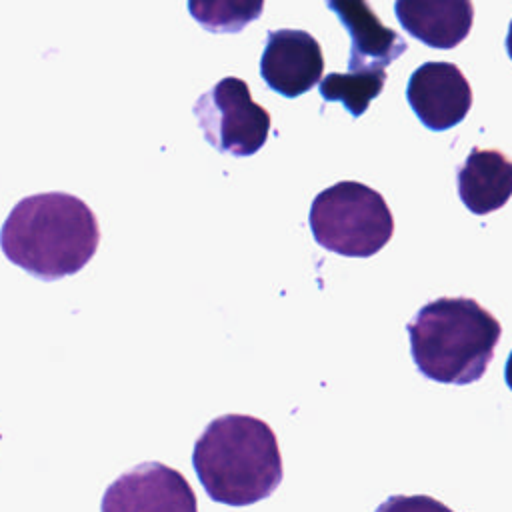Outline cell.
<instances>
[{"label": "cell", "mask_w": 512, "mask_h": 512, "mask_svg": "<svg viewBox=\"0 0 512 512\" xmlns=\"http://www.w3.org/2000/svg\"><path fill=\"white\" fill-rule=\"evenodd\" d=\"M98 242L100 228L92 208L68 192L22 198L0 230L4 256L44 282L80 272L96 254Z\"/></svg>", "instance_id": "6da1fadb"}, {"label": "cell", "mask_w": 512, "mask_h": 512, "mask_svg": "<svg viewBox=\"0 0 512 512\" xmlns=\"http://www.w3.org/2000/svg\"><path fill=\"white\" fill-rule=\"evenodd\" d=\"M192 464L206 494L228 506L268 498L284 476L272 428L248 414L214 418L194 444Z\"/></svg>", "instance_id": "7a4b0ae2"}, {"label": "cell", "mask_w": 512, "mask_h": 512, "mask_svg": "<svg viewBox=\"0 0 512 512\" xmlns=\"http://www.w3.org/2000/svg\"><path fill=\"white\" fill-rule=\"evenodd\" d=\"M418 372L440 384H472L494 358L502 326L474 298H436L406 324Z\"/></svg>", "instance_id": "3957f363"}, {"label": "cell", "mask_w": 512, "mask_h": 512, "mask_svg": "<svg viewBox=\"0 0 512 512\" xmlns=\"http://www.w3.org/2000/svg\"><path fill=\"white\" fill-rule=\"evenodd\" d=\"M308 222L322 248L350 258L374 256L394 234V218L382 194L354 180L324 188L312 200Z\"/></svg>", "instance_id": "277c9868"}, {"label": "cell", "mask_w": 512, "mask_h": 512, "mask_svg": "<svg viewBox=\"0 0 512 512\" xmlns=\"http://www.w3.org/2000/svg\"><path fill=\"white\" fill-rule=\"evenodd\" d=\"M210 146L232 156H252L268 140L270 112L252 100L242 78L226 76L204 92L192 108Z\"/></svg>", "instance_id": "5b68a950"}, {"label": "cell", "mask_w": 512, "mask_h": 512, "mask_svg": "<svg viewBox=\"0 0 512 512\" xmlns=\"http://www.w3.org/2000/svg\"><path fill=\"white\" fill-rule=\"evenodd\" d=\"M406 98L418 120L434 132L460 124L472 108V88L452 62H424L406 86Z\"/></svg>", "instance_id": "8992f818"}, {"label": "cell", "mask_w": 512, "mask_h": 512, "mask_svg": "<svg viewBox=\"0 0 512 512\" xmlns=\"http://www.w3.org/2000/svg\"><path fill=\"white\" fill-rule=\"evenodd\" d=\"M324 54L306 30L280 28L266 34L260 76L280 96L296 98L312 90L322 78Z\"/></svg>", "instance_id": "52a82bcc"}, {"label": "cell", "mask_w": 512, "mask_h": 512, "mask_svg": "<svg viewBox=\"0 0 512 512\" xmlns=\"http://www.w3.org/2000/svg\"><path fill=\"white\" fill-rule=\"evenodd\" d=\"M350 34L348 70H386L406 52L404 38L382 24L366 0H326Z\"/></svg>", "instance_id": "ba28073f"}, {"label": "cell", "mask_w": 512, "mask_h": 512, "mask_svg": "<svg viewBox=\"0 0 512 512\" xmlns=\"http://www.w3.org/2000/svg\"><path fill=\"white\" fill-rule=\"evenodd\" d=\"M394 14L418 42L450 50L466 40L474 22L472 0H396Z\"/></svg>", "instance_id": "9c48e42d"}, {"label": "cell", "mask_w": 512, "mask_h": 512, "mask_svg": "<svg viewBox=\"0 0 512 512\" xmlns=\"http://www.w3.org/2000/svg\"><path fill=\"white\" fill-rule=\"evenodd\" d=\"M462 204L478 216L500 210L512 196V160L498 150L474 148L456 172Z\"/></svg>", "instance_id": "30bf717a"}, {"label": "cell", "mask_w": 512, "mask_h": 512, "mask_svg": "<svg viewBox=\"0 0 512 512\" xmlns=\"http://www.w3.org/2000/svg\"><path fill=\"white\" fill-rule=\"evenodd\" d=\"M386 82V70H348L332 72L320 78L318 90L326 102H342L354 116H362L370 102L382 92Z\"/></svg>", "instance_id": "8fae6325"}, {"label": "cell", "mask_w": 512, "mask_h": 512, "mask_svg": "<svg viewBox=\"0 0 512 512\" xmlns=\"http://www.w3.org/2000/svg\"><path fill=\"white\" fill-rule=\"evenodd\" d=\"M266 0H188L190 16L208 32L234 34L258 20Z\"/></svg>", "instance_id": "7c38bea8"}, {"label": "cell", "mask_w": 512, "mask_h": 512, "mask_svg": "<svg viewBox=\"0 0 512 512\" xmlns=\"http://www.w3.org/2000/svg\"><path fill=\"white\" fill-rule=\"evenodd\" d=\"M504 380H506L508 388L512 390V352H510V356L506 360V366H504Z\"/></svg>", "instance_id": "4fadbf2b"}, {"label": "cell", "mask_w": 512, "mask_h": 512, "mask_svg": "<svg viewBox=\"0 0 512 512\" xmlns=\"http://www.w3.org/2000/svg\"><path fill=\"white\" fill-rule=\"evenodd\" d=\"M506 52L512 60V20H510V26H508V34H506Z\"/></svg>", "instance_id": "5bb4252c"}]
</instances>
